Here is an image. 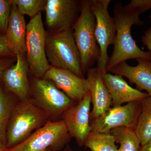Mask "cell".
I'll return each mask as SVG.
<instances>
[{
  "label": "cell",
  "mask_w": 151,
  "mask_h": 151,
  "mask_svg": "<svg viewBox=\"0 0 151 151\" xmlns=\"http://www.w3.org/2000/svg\"><path fill=\"white\" fill-rule=\"evenodd\" d=\"M16 103L0 87V148L6 147V131L10 118Z\"/></svg>",
  "instance_id": "obj_20"
},
{
  "label": "cell",
  "mask_w": 151,
  "mask_h": 151,
  "mask_svg": "<svg viewBox=\"0 0 151 151\" xmlns=\"http://www.w3.org/2000/svg\"><path fill=\"white\" fill-rule=\"evenodd\" d=\"M142 43L150 52L151 58V27L145 32L141 38Z\"/></svg>",
  "instance_id": "obj_26"
},
{
  "label": "cell",
  "mask_w": 151,
  "mask_h": 151,
  "mask_svg": "<svg viewBox=\"0 0 151 151\" xmlns=\"http://www.w3.org/2000/svg\"><path fill=\"white\" fill-rule=\"evenodd\" d=\"M103 77L104 84L111 95L112 107L141 101L149 96L147 93L130 86L121 76L106 72L103 74Z\"/></svg>",
  "instance_id": "obj_15"
},
{
  "label": "cell",
  "mask_w": 151,
  "mask_h": 151,
  "mask_svg": "<svg viewBox=\"0 0 151 151\" xmlns=\"http://www.w3.org/2000/svg\"><path fill=\"white\" fill-rule=\"evenodd\" d=\"M45 151H52L51 150H50V149H47V150H46Z\"/></svg>",
  "instance_id": "obj_32"
},
{
  "label": "cell",
  "mask_w": 151,
  "mask_h": 151,
  "mask_svg": "<svg viewBox=\"0 0 151 151\" xmlns=\"http://www.w3.org/2000/svg\"><path fill=\"white\" fill-rule=\"evenodd\" d=\"M10 63L5 60L0 59V81L2 78L3 73L7 69Z\"/></svg>",
  "instance_id": "obj_27"
},
{
  "label": "cell",
  "mask_w": 151,
  "mask_h": 151,
  "mask_svg": "<svg viewBox=\"0 0 151 151\" xmlns=\"http://www.w3.org/2000/svg\"><path fill=\"white\" fill-rule=\"evenodd\" d=\"M43 78L53 82L75 103L81 101L89 92L86 78L80 77L67 69L50 66Z\"/></svg>",
  "instance_id": "obj_12"
},
{
  "label": "cell",
  "mask_w": 151,
  "mask_h": 151,
  "mask_svg": "<svg viewBox=\"0 0 151 151\" xmlns=\"http://www.w3.org/2000/svg\"><path fill=\"white\" fill-rule=\"evenodd\" d=\"M11 2L16 5L19 13L30 17H35L45 8L47 1L45 0H12Z\"/></svg>",
  "instance_id": "obj_22"
},
{
  "label": "cell",
  "mask_w": 151,
  "mask_h": 151,
  "mask_svg": "<svg viewBox=\"0 0 151 151\" xmlns=\"http://www.w3.org/2000/svg\"><path fill=\"white\" fill-rule=\"evenodd\" d=\"M0 151H10L9 149L7 148H0Z\"/></svg>",
  "instance_id": "obj_29"
},
{
  "label": "cell",
  "mask_w": 151,
  "mask_h": 151,
  "mask_svg": "<svg viewBox=\"0 0 151 151\" xmlns=\"http://www.w3.org/2000/svg\"><path fill=\"white\" fill-rule=\"evenodd\" d=\"M81 2L47 0L45 7L46 25L52 32L72 29L80 12Z\"/></svg>",
  "instance_id": "obj_10"
},
{
  "label": "cell",
  "mask_w": 151,
  "mask_h": 151,
  "mask_svg": "<svg viewBox=\"0 0 151 151\" xmlns=\"http://www.w3.org/2000/svg\"><path fill=\"white\" fill-rule=\"evenodd\" d=\"M141 101L111 107L102 116L90 122V132L109 133L121 127L135 129L141 110Z\"/></svg>",
  "instance_id": "obj_9"
},
{
  "label": "cell",
  "mask_w": 151,
  "mask_h": 151,
  "mask_svg": "<svg viewBox=\"0 0 151 151\" xmlns=\"http://www.w3.org/2000/svg\"><path fill=\"white\" fill-rule=\"evenodd\" d=\"M49 120L47 114L31 97L16 103L7 128V148H12L24 142Z\"/></svg>",
  "instance_id": "obj_2"
},
{
  "label": "cell",
  "mask_w": 151,
  "mask_h": 151,
  "mask_svg": "<svg viewBox=\"0 0 151 151\" xmlns=\"http://www.w3.org/2000/svg\"><path fill=\"white\" fill-rule=\"evenodd\" d=\"M111 2V0H91V8L96 20L95 37L100 52L97 68L103 74L106 73L109 58L108 47L114 43L116 34L115 20L108 11Z\"/></svg>",
  "instance_id": "obj_8"
},
{
  "label": "cell",
  "mask_w": 151,
  "mask_h": 151,
  "mask_svg": "<svg viewBox=\"0 0 151 151\" xmlns=\"http://www.w3.org/2000/svg\"><path fill=\"white\" fill-rule=\"evenodd\" d=\"M67 147H66V148H65V151H73V150H71V149H70V147H69V146H67Z\"/></svg>",
  "instance_id": "obj_30"
},
{
  "label": "cell",
  "mask_w": 151,
  "mask_h": 151,
  "mask_svg": "<svg viewBox=\"0 0 151 151\" xmlns=\"http://www.w3.org/2000/svg\"><path fill=\"white\" fill-rule=\"evenodd\" d=\"M116 139L111 133L90 132L84 146L91 151H117Z\"/></svg>",
  "instance_id": "obj_21"
},
{
  "label": "cell",
  "mask_w": 151,
  "mask_h": 151,
  "mask_svg": "<svg viewBox=\"0 0 151 151\" xmlns=\"http://www.w3.org/2000/svg\"><path fill=\"white\" fill-rule=\"evenodd\" d=\"M149 18H150V19L151 20V13L150 14V15H149Z\"/></svg>",
  "instance_id": "obj_31"
},
{
  "label": "cell",
  "mask_w": 151,
  "mask_h": 151,
  "mask_svg": "<svg viewBox=\"0 0 151 151\" xmlns=\"http://www.w3.org/2000/svg\"><path fill=\"white\" fill-rule=\"evenodd\" d=\"M141 102L142 108L134 130L142 146L151 140V97Z\"/></svg>",
  "instance_id": "obj_18"
},
{
  "label": "cell",
  "mask_w": 151,
  "mask_h": 151,
  "mask_svg": "<svg viewBox=\"0 0 151 151\" xmlns=\"http://www.w3.org/2000/svg\"><path fill=\"white\" fill-rule=\"evenodd\" d=\"M47 36L40 12L27 24L25 43L29 68L37 78H43L50 67L45 50Z\"/></svg>",
  "instance_id": "obj_5"
},
{
  "label": "cell",
  "mask_w": 151,
  "mask_h": 151,
  "mask_svg": "<svg viewBox=\"0 0 151 151\" xmlns=\"http://www.w3.org/2000/svg\"><path fill=\"white\" fill-rule=\"evenodd\" d=\"M138 64L132 66L124 61L112 68L109 72L128 78L138 90H145L151 97V60L137 58Z\"/></svg>",
  "instance_id": "obj_16"
},
{
  "label": "cell",
  "mask_w": 151,
  "mask_h": 151,
  "mask_svg": "<svg viewBox=\"0 0 151 151\" xmlns=\"http://www.w3.org/2000/svg\"><path fill=\"white\" fill-rule=\"evenodd\" d=\"M140 14L151 9V0H132L126 6Z\"/></svg>",
  "instance_id": "obj_24"
},
{
  "label": "cell",
  "mask_w": 151,
  "mask_h": 151,
  "mask_svg": "<svg viewBox=\"0 0 151 151\" xmlns=\"http://www.w3.org/2000/svg\"><path fill=\"white\" fill-rule=\"evenodd\" d=\"M71 138L62 119L49 120L25 141L9 150L45 151L50 149L52 151H58L67 145Z\"/></svg>",
  "instance_id": "obj_6"
},
{
  "label": "cell",
  "mask_w": 151,
  "mask_h": 151,
  "mask_svg": "<svg viewBox=\"0 0 151 151\" xmlns=\"http://www.w3.org/2000/svg\"><path fill=\"white\" fill-rule=\"evenodd\" d=\"M45 50L47 60L52 66L70 70L84 78L72 29L47 34Z\"/></svg>",
  "instance_id": "obj_4"
},
{
  "label": "cell",
  "mask_w": 151,
  "mask_h": 151,
  "mask_svg": "<svg viewBox=\"0 0 151 151\" xmlns=\"http://www.w3.org/2000/svg\"><path fill=\"white\" fill-rule=\"evenodd\" d=\"M87 79L91 94L92 111L90 120L102 116L112 106V100L103 80V73L98 68H91L87 70Z\"/></svg>",
  "instance_id": "obj_14"
},
{
  "label": "cell",
  "mask_w": 151,
  "mask_h": 151,
  "mask_svg": "<svg viewBox=\"0 0 151 151\" xmlns=\"http://www.w3.org/2000/svg\"><path fill=\"white\" fill-rule=\"evenodd\" d=\"M116 34L113 43V51L109 58L106 72L119 63L129 59L142 58L151 60L150 52L141 50L137 45L131 34L134 25H142L145 22L140 19L137 11L116 3L113 9Z\"/></svg>",
  "instance_id": "obj_1"
},
{
  "label": "cell",
  "mask_w": 151,
  "mask_h": 151,
  "mask_svg": "<svg viewBox=\"0 0 151 151\" xmlns=\"http://www.w3.org/2000/svg\"><path fill=\"white\" fill-rule=\"evenodd\" d=\"M139 151H151V140L144 145L142 146Z\"/></svg>",
  "instance_id": "obj_28"
},
{
  "label": "cell",
  "mask_w": 151,
  "mask_h": 151,
  "mask_svg": "<svg viewBox=\"0 0 151 151\" xmlns=\"http://www.w3.org/2000/svg\"><path fill=\"white\" fill-rule=\"evenodd\" d=\"M12 8L6 30V38L13 54H26L27 24L24 16L18 10L16 5L11 2Z\"/></svg>",
  "instance_id": "obj_17"
},
{
  "label": "cell",
  "mask_w": 151,
  "mask_h": 151,
  "mask_svg": "<svg viewBox=\"0 0 151 151\" xmlns=\"http://www.w3.org/2000/svg\"><path fill=\"white\" fill-rule=\"evenodd\" d=\"M16 57V63L6 69L2 79L6 89L21 101L29 98L30 95V86L27 77L29 65L24 55H17Z\"/></svg>",
  "instance_id": "obj_13"
},
{
  "label": "cell",
  "mask_w": 151,
  "mask_h": 151,
  "mask_svg": "<svg viewBox=\"0 0 151 151\" xmlns=\"http://www.w3.org/2000/svg\"><path fill=\"white\" fill-rule=\"evenodd\" d=\"M96 20L91 8V1H81L80 14L72 30L80 54L83 74L100 58V48L95 34Z\"/></svg>",
  "instance_id": "obj_3"
},
{
  "label": "cell",
  "mask_w": 151,
  "mask_h": 151,
  "mask_svg": "<svg viewBox=\"0 0 151 151\" xmlns=\"http://www.w3.org/2000/svg\"><path fill=\"white\" fill-rule=\"evenodd\" d=\"M91 103L89 92L81 101L67 109L61 116L70 137L74 138L80 147L84 145L90 132Z\"/></svg>",
  "instance_id": "obj_11"
},
{
  "label": "cell",
  "mask_w": 151,
  "mask_h": 151,
  "mask_svg": "<svg viewBox=\"0 0 151 151\" xmlns=\"http://www.w3.org/2000/svg\"><path fill=\"white\" fill-rule=\"evenodd\" d=\"M110 133L120 145L117 151H139L141 142L134 129L126 127L116 128Z\"/></svg>",
  "instance_id": "obj_19"
},
{
  "label": "cell",
  "mask_w": 151,
  "mask_h": 151,
  "mask_svg": "<svg viewBox=\"0 0 151 151\" xmlns=\"http://www.w3.org/2000/svg\"><path fill=\"white\" fill-rule=\"evenodd\" d=\"M10 1L0 0V30L6 32L10 14Z\"/></svg>",
  "instance_id": "obj_23"
},
{
  "label": "cell",
  "mask_w": 151,
  "mask_h": 151,
  "mask_svg": "<svg viewBox=\"0 0 151 151\" xmlns=\"http://www.w3.org/2000/svg\"><path fill=\"white\" fill-rule=\"evenodd\" d=\"M30 95L35 103L47 114L50 120L58 119L74 103L53 82L36 78L30 86Z\"/></svg>",
  "instance_id": "obj_7"
},
{
  "label": "cell",
  "mask_w": 151,
  "mask_h": 151,
  "mask_svg": "<svg viewBox=\"0 0 151 151\" xmlns=\"http://www.w3.org/2000/svg\"><path fill=\"white\" fill-rule=\"evenodd\" d=\"M13 54L11 51L5 35H0V55Z\"/></svg>",
  "instance_id": "obj_25"
}]
</instances>
